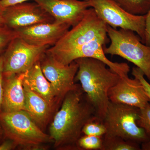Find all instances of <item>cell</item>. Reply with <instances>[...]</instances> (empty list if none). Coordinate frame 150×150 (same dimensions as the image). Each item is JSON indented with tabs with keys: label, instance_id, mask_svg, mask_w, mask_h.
Listing matches in <instances>:
<instances>
[{
	"label": "cell",
	"instance_id": "1",
	"mask_svg": "<svg viewBox=\"0 0 150 150\" xmlns=\"http://www.w3.org/2000/svg\"><path fill=\"white\" fill-rule=\"evenodd\" d=\"M96 120L99 121L93 106L78 85L66 95L49 127V135L54 147L59 150H79L78 142L84 126Z\"/></svg>",
	"mask_w": 150,
	"mask_h": 150
},
{
	"label": "cell",
	"instance_id": "2",
	"mask_svg": "<svg viewBox=\"0 0 150 150\" xmlns=\"http://www.w3.org/2000/svg\"><path fill=\"white\" fill-rule=\"evenodd\" d=\"M78 70L75 81L81 86L93 106L97 117L102 121L110 103L108 93L121 77L98 59L82 58L75 61Z\"/></svg>",
	"mask_w": 150,
	"mask_h": 150
},
{
	"label": "cell",
	"instance_id": "3",
	"mask_svg": "<svg viewBox=\"0 0 150 150\" xmlns=\"http://www.w3.org/2000/svg\"><path fill=\"white\" fill-rule=\"evenodd\" d=\"M107 34L110 45L104 46L105 54L118 56L134 64L142 70L150 83V46L142 42L135 32L107 25Z\"/></svg>",
	"mask_w": 150,
	"mask_h": 150
},
{
	"label": "cell",
	"instance_id": "4",
	"mask_svg": "<svg viewBox=\"0 0 150 150\" xmlns=\"http://www.w3.org/2000/svg\"><path fill=\"white\" fill-rule=\"evenodd\" d=\"M0 122L5 139L13 140L18 146L38 149L53 142L50 135L44 133L25 110L1 112Z\"/></svg>",
	"mask_w": 150,
	"mask_h": 150
},
{
	"label": "cell",
	"instance_id": "5",
	"mask_svg": "<svg viewBox=\"0 0 150 150\" xmlns=\"http://www.w3.org/2000/svg\"><path fill=\"white\" fill-rule=\"evenodd\" d=\"M139 111L137 108L110 101L102 121L106 128L103 137H120L139 144L147 142L150 137L137 124Z\"/></svg>",
	"mask_w": 150,
	"mask_h": 150
},
{
	"label": "cell",
	"instance_id": "6",
	"mask_svg": "<svg viewBox=\"0 0 150 150\" xmlns=\"http://www.w3.org/2000/svg\"><path fill=\"white\" fill-rule=\"evenodd\" d=\"M107 24L97 15L93 8L86 11L81 21L59 40L51 50L72 49L96 39L110 40L107 34Z\"/></svg>",
	"mask_w": 150,
	"mask_h": 150
},
{
	"label": "cell",
	"instance_id": "7",
	"mask_svg": "<svg viewBox=\"0 0 150 150\" xmlns=\"http://www.w3.org/2000/svg\"><path fill=\"white\" fill-rule=\"evenodd\" d=\"M49 47L31 45L16 36L3 53L4 77L26 72L40 61Z\"/></svg>",
	"mask_w": 150,
	"mask_h": 150
},
{
	"label": "cell",
	"instance_id": "8",
	"mask_svg": "<svg viewBox=\"0 0 150 150\" xmlns=\"http://www.w3.org/2000/svg\"><path fill=\"white\" fill-rule=\"evenodd\" d=\"M91 8L108 25L117 29L130 30L137 33L142 42H146V15H135L123 9L112 0H90Z\"/></svg>",
	"mask_w": 150,
	"mask_h": 150
},
{
	"label": "cell",
	"instance_id": "9",
	"mask_svg": "<svg viewBox=\"0 0 150 150\" xmlns=\"http://www.w3.org/2000/svg\"><path fill=\"white\" fill-rule=\"evenodd\" d=\"M109 40L96 39L81 46L72 49L53 50L48 48L46 52L50 54L61 64H70L76 60L82 58H91L98 59L105 63L112 71L121 77L128 76L130 67L126 63H116L108 59L103 48Z\"/></svg>",
	"mask_w": 150,
	"mask_h": 150
},
{
	"label": "cell",
	"instance_id": "10",
	"mask_svg": "<svg viewBox=\"0 0 150 150\" xmlns=\"http://www.w3.org/2000/svg\"><path fill=\"white\" fill-rule=\"evenodd\" d=\"M40 63L43 74L54 87L59 101H63L66 95L79 85L75 83L78 70V64L75 61L70 64L64 65L46 52Z\"/></svg>",
	"mask_w": 150,
	"mask_h": 150
},
{
	"label": "cell",
	"instance_id": "11",
	"mask_svg": "<svg viewBox=\"0 0 150 150\" xmlns=\"http://www.w3.org/2000/svg\"><path fill=\"white\" fill-rule=\"evenodd\" d=\"M6 27L16 30L41 23L54 22V18L37 3L24 2L2 10Z\"/></svg>",
	"mask_w": 150,
	"mask_h": 150
},
{
	"label": "cell",
	"instance_id": "12",
	"mask_svg": "<svg viewBox=\"0 0 150 150\" xmlns=\"http://www.w3.org/2000/svg\"><path fill=\"white\" fill-rule=\"evenodd\" d=\"M54 21L74 27L81 21L88 8L90 0H34Z\"/></svg>",
	"mask_w": 150,
	"mask_h": 150
},
{
	"label": "cell",
	"instance_id": "13",
	"mask_svg": "<svg viewBox=\"0 0 150 150\" xmlns=\"http://www.w3.org/2000/svg\"><path fill=\"white\" fill-rule=\"evenodd\" d=\"M71 26L54 21L34 25L16 30L17 36L31 45L36 46L56 45Z\"/></svg>",
	"mask_w": 150,
	"mask_h": 150
},
{
	"label": "cell",
	"instance_id": "14",
	"mask_svg": "<svg viewBox=\"0 0 150 150\" xmlns=\"http://www.w3.org/2000/svg\"><path fill=\"white\" fill-rule=\"evenodd\" d=\"M108 98L110 102L121 103L143 108L149 99L142 83L137 78L121 77L120 80L109 90Z\"/></svg>",
	"mask_w": 150,
	"mask_h": 150
},
{
	"label": "cell",
	"instance_id": "15",
	"mask_svg": "<svg viewBox=\"0 0 150 150\" xmlns=\"http://www.w3.org/2000/svg\"><path fill=\"white\" fill-rule=\"evenodd\" d=\"M26 72L4 77L1 112L24 110L25 95L23 81Z\"/></svg>",
	"mask_w": 150,
	"mask_h": 150
},
{
	"label": "cell",
	"instance_id": "16",
	"mask_svg": "<svg viewBox=\"0 0 150 150\" xmlns=\"http://www.w3.org/2000/svg\"><path fill=\"white\" fill-rule=\"evenodd\" d=\"M23 81L32 91L43 98L52 107L56 102L59 103L54 87L43 74L40 61L28 71Z\"/></svg>",
	"mask_w": 150,
	"mask_h": 150
},
{
	"label": "cell",
	"instance_id": "17",
	"mask_svg": "<svg viewBox=\"0 0 150 150\" xmlns=\"http://www.w3.org/2000/svg\"><path fill=\"white\" fill-rule=\"evenodd\" d=\"M25 105L24 110L41 129L47 125L53 107L43 98L32 91L23 81Z\"/></svg>",
	"mask_w": 150,
	"mask_h": 150
},
{
	"label": "cell",
	"instance_id": "18",
	"mask_svg": "<svg viewBox=\"0 0 150 150\" xmlns=\"http://www.w3.org/2000/svg\"><path fill=\"white\" fill-rule=\"evenodd\" d=\"M139 144L118 137H103L102 150H139Z\"/></svg>",
	"mask_w": 150,
	"mask_h": 150
},
{
	"label": "cell",
	"instance_id": "19",
	"mask_svg": "<svg viewBox=\"0 0 150 150\" xmlns=\"http://www.w3.org/2000/svg\"><path fill=\"white\" fill-rule=\"evenodd\" d=\"M129 13L145 15L150 9V0H112Z\"/></svg>",
	"mask_w": 150,
	"mask_h": 150
},
{
	"label": "cell",
	"instance_id": "20",
	"mask_svg": "<svg viewBox=\"0 0 150 150\" xmlns=\"http://www.w3.org/2000/svg\"><path fill=\"white\" fill-rule=\"evenodd\" d=\"M79 150H102L103 137L84 135L78 142Z\"/></svg>",
	"mask_w": 150,
	"mask_h": 150
},
{
	"label": "cell",
	"instance_id": "21",
	"mask_svg": "<svg viewBox=\"0 0 150 150\" xmlns=\"http://www.w3.org/2000/svg\"><path fill=\"white\" fill-rule=\"evenodd\" d=\"M106 133V128L102 121H90L84 126L82 134L84 135L103 137Z\"/></svg>",
	"mask_w": 150,
	"mask_h": 150
},
{
	"label": "cell",
	"instance_id": "22",
	"mask_svg": "<svg viewBox=\"0 0 150 150\" xmlns=\"http://www.w3.org/2000/svg\"><path fill=\"white\" fill-rule=\"evenodd\" d=\"M138 126L143 128L150 138V102L143 108L140 109L139 119L137 121Z\"/></svg>",
	"mask_w": 150,
	"mask_h": 150
},
{
	"label": "cell",
	"instance_id": "23",
	"mask_svg": "<svg viewBox=\"0 0 150 150\" xmlns=\"http://www.w3.org/2000/svg\"><path fill=\"white\" fill-rule=\"evenodd\" d=\"M17 36L15 30L5 27L0 28V54L5 51L12 40Z\"/></svg>",
	"mask_w": 150,
	"mask_h": 150
},
{
	"label": "cell",
	"instance_id": "24",
	"mask_svg": "<svg viewBox=\"0 0 150 150\" xmlns=\"http://www.w3.org/2000/svg\"><path fill=\"white\" fill-rule=\"evenodd\" d=\"M132 74L141 82L150 102V83L145 79L144 73L138 67H134L132 69Z\"/></svg>",
	"mask_w": 150,
	"mask_h": 150
},
{
	"label": "cell",
	"instance_id": "25",
	"mask_svg": "<svg viewBox=\"0 0 150 150\" xmlns=\"http://www.w3.org/2000/svg\"><path fill=\"white\" fill-rule=\"evenodd\" d=\"M4 56L3 54H0V112H1L4 92Z\"/></svg>",
	"mask_w": 150,
	"mask_h": 150
},
{
	"label": "cell",
	"instance_id": "26",
	"mask_svg": "<svg viewBox=\"0 0 150 150\" xmlns=\"http://www.w3.org/2000/svg\"><path fill=\"white\" fill-rule=\"evenodd\" d=\"M16 143L10 139H5L0 143V150H11L14 149L17 146Z\"/></svg>",
	"mask_w": 150,
	"mask_h": 150
},
{
	"label": "cell",
	"instance_id": "27",
	"mask_svg": "<svg viewBox=\"0 0 150 150\" xmlns=\"http://www.w3.org/2000/svg\"><path fill=\"white\" fill-rule=\"evenodd\" d=\"M146 15V42L145 44L150 46V9Z\"/></svg>",
	"mask_w": 150,
	"mask_h": 150
},
{
	"label": "cell",
	"instance_id": "28",
	"mask_svg": "<svg viewBox=\"0 0 150 150\" xmlns=\"http://www.w3.org/2000/svg\"><path fill=\"white\" fill-rule=\"evenodd\" d=\"M28 1L29 0H0V7L2 10L8 7L26 2V1Z\"/></svg>",
	"mask_w": 150,
	"mask_h": 150
},
{
	"label": "cell",
	"instance_id": "29",
	"mask_svg": "<svg viewBox=\"0 0 150 150\" xmlns=\"http://www.w3.org/2000/svg\"><path fill=\"white\" fill-rule=\"evenodd\" d=\"M141 150H150V139L147 142L142 143Z\"/></svg>",
	"mask_w": 150,
	"mask_h": 150
},
{
	"label": "cell",
	"instance_id": "30",
	"mask_svg": "<svg viewBox=\"0 0 150 150\" xmlns=\"http://www.w3.org/2000/svg\"><path fill=\"white\" fill-rule=\"evenodd\" d=\"M5 139V136L4 133L0 122V143L2 142Z\"/></svg>",
	"mask_w": 150,
	"mask_h": 150
},
{
	"label": "cell",
	"instance_id": "31",
	"mask_svg": "<svg viewBox=\"0 0 150 150\" xmlns=\"http://www.w3.org/2000/svg\"><path fill=\"white\" fill-rule=\"evenodd\" d=\"M5 26H6L5 25L4 22V19H3L1 13H0V28L5 27Z\"/></svg>",
	"mask_w": 150,
	"mask_h": 150
},
{
	"label": "cell",
	"instance_id": "32",
	"mask_svg": "<svg viewBox=\"0 0 150 150\" xmlns=\"http://www.w3.org/2000/svg\"><path fill=\"white\" fill-rule=\"evenodd\" d=\"M2 9L1 8V7H0V13H1V12Z\"/></svg>",
	"mask_w": 150,
	"mask_h": 150
}]
</instances>
